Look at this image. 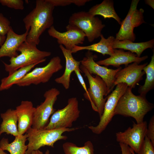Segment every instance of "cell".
Instances as JSON below:
<instances>
[{
  "mask_svg": "<svg viewBox=\"0 0 154 154\" xmlns=\"http://www.w3.org/2000/svg\"><path fill=\"white\" fill-rule=\"evenodd\" d=\"M6 38V36L0 35V46H1L4 43Z\"/></svg>",
  "mask_w": 154,
  "mask_h": 154,
  "instance_id": "35",
  "label": "cell"
},
{
  "mask_svg": "<svg viewBox=\"0 0 154 154\" xmlns=\"http://www.w3.org/2000/svg\"><path fill=\"white\" fill-rule=\"evenodd\" d=\"M2 5L15 9L22 10L24 9L22 0H0Z\"/></svg>",
  "mask_w": 154,
  "mask_h": 154,
  "instance_id": "29",
  "label": "cell"
},
{
  "mask_svg": "<svg viewBox=\"0 0 154 154\" xmlns=\"http://www.w3.org/2000/svg\"><path fill=\"white\" fill-rule=\"evenodd\" d=\"M0 154H7V153L4 152L2 149L0 148Z\"/></svg>",
  "mask_w": 154,
  "mask_h": 154,
  "instance_id": "37",
  "label": "cell"
},
{
  "mask_svg": "<svg viewBox=\"0 0 154 154\" xmlns=\"http://www.w3.org/2000/svg\"><path fill=\"white\" fill-rule=\"evenodd\" d=\"M114 53L108 58L99 60L96 63L99 65L108 66H112L119 67L122 64L127 66L130 63L136 62L139 64L141 62L147 59V56L138 57L134 53L130 51L125 52L123 49H114Z\"/></svg>",
  "mask_w": 154,
  "mask_h": 154,
  "instance_id": "17",
  "label": "cell"
},
{
  "mask_svg": "<svg viewBox=\"0 0 154 154\" xmlns=\"http://www.w3.org/2000/svg\"><path fill=\"white\" fill-rule=\"evenodd\" d=\"M35 108L30 101H22L16 108L18 117V136L24 134L32 127Z\"/></svg>",
  "mask_w": 154,
  "mask_h": 154,
  "instance_id": "16",
  "label": "cell"
},
{
  "mask_svg": "<svg viewBox=\"0 0 154 154\" xmlns=\"http://www.w3.org/2000/svg\"><path fill=\"white\" fill-rule=\"evenodd\" d=\"M122 154H132L130 147L124 143H119Z\"/></svg>",
  "mask_w": 154,
  "mask_h": 154,
  "instance_id": "33",
  "label": "cell"
},
{
  "mask_svg": "<svg viewBox=\"0 0 154 154\" xmlns=\"http://www.w3.org/2000/svg\"><path fill=\"white\" fill-rule=\"evenodd\" d=\"M17 51L20 54L16 57L10 58L9 64L3 61L5 70L8 72L9 75L21 67L43 62L51 54L49 51L40 50L37 48L36 45L25 41L20 45Z\"/></svg>",
  "mask_w": 154,
  "mask_h": 154,
  "instance_id": "3",
  "label": "cell"
},
{
  "mask_svg": "<svg viewBox=\"0 0 154 154\" xmlns=\"http://www.w3.org/2000/svg\"><path fill=\"white\" fill-rule=\"evenodd\" d=\"M2 121L0 126V135L3 133L15 137L18 136V117L15 110L8 109L0 114Z\"/></svg>",
  "mask_w": 154,
  "mask_h": 154,
  "instance_id": "21",
  "label": "cell"
},
{
  "mask_svg": "<svg viewBox=\"0 0 154 154\" xmlns=\"http://www.w3.org/2000/svg\"><path fill=\"white\" fill-rule=\"evenodd\" d=\"M54 7L65 6L74 4L78 6H83L90 0H47Z\"/></svg>",
  "mask_w": 154,
  "mask_h": 154,
  "instance_id": "28",
  "label": "cell"
},
{
  "mask_svg": "<svg viewBox=\"0 0 154 154\" xmlns=\"http://www.w3.org/2000/svg\"><path fill=\"white\" fill-rule=\"evenodd\" d=\"M62 147L64 154H94L93 144L90 141L86 142L82 147L71 142L64 143Z\"/></svg>",
  "mask_w": 154,
  "mask_h": 154,
  "instance_id": "27",
  "label": "cell"
},
{
  "mask_svg": "<svg viewBox=\"0 0 154 154\" xmlns=\"http://www.w3.org/2000/svg\"><path fill=\"white\" fill-rule=\"evenodd\" d=\"M78 128L36 129L31 127L26 133L28 143L25 154H31L33 151L38 150L45 146L53 147L54 143L57 141L67 139V136L62 135L64 133L73 131Z\"/></svg>",
  "mask_w": 154,
  "mask_h": 154,
  "instance_id": "4",
  "label": "cell"
},
{
  "mask_svg": "<svg viewBox=\"0 0 154 154\" xmlns=\"http://www.w3.org/2000/svg\"><path fill=\"white\" fill-rule=\"evenodd\" d=\"M55 7L47 0H37L35 7L23 19L26 31H28L25 42L36 45L40 37L47 29L53 26Z\"/></svg>",
  "mask_w": 154,
  "mask_h": 154,
  "instance_id": "1",
  "label": "cell"
},
{
  "mask_svg": "<svg viewBox=\"0 0 154 154\" xmlns=\"http://www.w3.org/2000/svg\"><path fill=\"white\" fill-rule=\"evenodd\" d=\"M154 46L153 39L146 42L136 43L127 40H115L112 48L114 49L118 48L129 50L132 53H135L137 57H140L144 50L148 48H153Z\"/></svg>",
  "mask_w": 154,
  "mask_h": 154,
  "instance_id": "22",
  "label": "cell"
},
{
  "mask_svg": "<svg viewBox=\"0 0 154 154\" xmlns=\"http://www.w3.org/2000/svg\"><path fill=\"white\" fill-rule=\"evenodd\" d=\"M11 27L10 21L0 13V35H7Z\"/></svg>",
  "mask_w": 154,
  "mask_h": 154,
  "instance_id": "31",
  "label": "cell"
},
{
  "mask_svg": "<svg viewBox=\"0 0 154 154\" xmlns=\"http://www.w3.org/2000/svg\"><path fill=\"white\" fill-rule=\"evenodd\" d=\"M139 0H132L129 11L124 19L121 22V27L116 34L115 40H127L134 42L135 35L133 32L134 28L139 26L145 23L143 14L144 10L142 8L137 9Z\"/></svg>",
  "mask_w": 154,
  "mask_h": 154,
  "instance_id": "9",
  "label": "cell"
},
{
  "mask_svg": "<svg viewBox=\"0 0 154 154\" xmlns=\"http://www.w3.org/2000/svg\"><path fill=\"white\" fill-rule=\"evenodd\" d=\"M147 64V62L140 65L134 62L121 68L116 75L113 88L115 86L121 83H125L132 88H135L136 85L142 80L143 76L145 74L143 68Z\"/></svg>",
  "mask_w": 154,
  "mask_h": 154,
  "instance_id": "15",
  "label": "cell"
},
{
  "mask_svg": "<svg viewBox=\"0 0 154 154\" xmlns=\"http://www.w3.org/2000/svg\"><path fill=\"white\" fill-rule=\"evenodd\" d=\"M80 69L87 78L89 84L87 89L88 96L86 99L90 102L93 110L97 112L100 117L107 99V97L104 98V96L108 94L107 85L100 77L97 75L93 77L81 64Z\"/></svg>",
  "mask_w": 154,
  "mask_h": 154,
  "instance_id": "5",
  "label": "cell"
},
{
  "mask_svg": "<svg viewBox=\"0 0 154 154\" xmlns=\"http://www.w3.org/2000/svg\"><path fill=\"white\" fill-rule=\"evenodd\" d=\"M69 24L81 30L90 42L100 37L102 31L105 27L98 17L84 11L72 14L69 18Z\"/></svg>",
  "mask_w": 154,
  "mask_h": 154,
  "instance_id": "6",
  "label": "cell"
},
{
  "mask_svg": "<svg viewBox=\"0 0 154 154\" xmlns=\"http://www.w3.org/2000/svg\"><path fill=\"white\" fill-rule=\"evenodd\" d=\"M27 135L25 134L15 137L14 140L9 143L8 139L3 138L0 141V148L3 151H8L10 154H25L28 146L25 142Z\"/></svg>",
  "mask_w": 154,
  "mask_h": 154,
  "instance_id": "24",
  "label": "cell"
},
{
  "mask_svg": "<svg viewBox=\"0 0 154 154\" xmlns=\"http://www.w3.org/2000/svg\"><path fill=\"white\" fill-rule=\"evenodd\" d=\"M138 154H154V146L146 135Z\"/></svg>",
  "mask_w": 154,
  "mask_h": 154,
  "instance_id": "30",
  "label": "cell"
},
{
  "mask_svg": "<svg viewBox=\"0 0 154 154\" xmlns=\"http://www.w3.org/2000/svg\"><path fill=\"white\" fill-rule=\"evenodd\" d=\"M143 70L146 77L144 84L139 88L138 92L140 95L146 96L147 93L154 87V53L151 57L150 62L145 66Z\"/></svg>",
  "mask_w": 154,
  "mask_h": 154,
  "instance_id": "26",
  "label": "cell"
},
{
  "mask_svg": "<svg viewBox=\"0 0 154 154\" xmlns=\"http://www.w3.org/2000/svg\"><path fill=\"white\" fill-rule=\"evenodd\" d=\"M66 31L60 32L53 26L48 31L49 35L57 40L58 43L63 45L66 49L71 50L75 46L83 43L86 36L77 27L68 24L66 26Z\"/></svg>",
  "mask_w": 154,
  "mask_h": 154,
  "instance_id": "13",
  "label": "cell"
},
{
  "mask_svg": "<svg viewBox=\"0 0 154 154\" xmlns=\"http://www.w3.org/2000/svg\"><path fill=\"white\" fill-rule=\"evenodd\" d=\"M28 31L19 35L13 31L11 27L7 34L5 40L0 48V58L8 57L10 58L18 55V48L20 45L25 41Z\"/></svg>",
  "mask_w": 154,
  "mask_h": 154,
  "instance_id": "18",
  "label": "cell"
},
{
  "mask_svg": "<svg viewBox=\"0 0 154 154\" xmlns=\"http://www.w3.org/2000/svg\"><path fill=\"white\" fill-rule=\"evenodd\" d=\"M60 93L59 90L54 88L45 92L44 101L35 108L32 128L42 129L46 126L50 117L55 111L54 106Z\"/></svg>",
  "mask_w": 154,
  "mask_h": 154,
  "instance_id": "11",
  "label": "cell"
},
{
  "mask_svg": "<svg viewBox=\"0 0 154 154\" xmlns=\"http://www.w3.org/2000/svg\"><path fill=\"white\" fill-rule=\"evenodd\" d=\"M147 127L146 121L139 123L133 122L132 128L129 127L124 132L116 133V141L128 145L137 154L146 135Z\"/></svg>",
  "mask_w": 154,
  "mask_h": 154,
  "instance_id": "12",
  "label": "cell"
},
{
  "mask_svg": "<svg viewBox=\"0 0 154 154\" xmlns=\"http://www.w3.org/2000/svg\"><path fill=\"white\" fill-rule=\"evenodd\" d=\"M132 89L128 86L119 98L114 114L132 117L139 123L144 121L145 116L153 109L154 106L147 100L146 96L133 94Z\"/></svg>",
  "mask_w": 154,
  "mask_h": 154,
  "instance_id": "2",
  "label": "cell"
},
{
  "mask_svg": "<svg viewBox=\"0 0 154 154\" xmlns=\"http://www.w3.org/2000/svg\"><path fill=\"white\" fill-rule=\"evenodd\" d=\"M100 37V40L98 43L87 46H75L71 50L72 53H75L80 50H87L100 53L104 56L107 54L111 56L114 52L112 46L115 40V38L113 36H110L106 38L102 34Z\"/></svg>",
  "mask_w": 154,
  "mask_h": 154,
  "instance_id": "20",
  "label": "cell"
},
{
  "mask_svg": "<svg viewBox=\"0 0 154 154\" xmlns=\"http://www.w3.org/2000/svg\"><path fill=\"white\" fill-rule=\"evenodd\" d=\"M80 113L77 98H71L68 99L67 104L64 108L54 112L44 129L70 128L73 123L79 117Z\"/></svg>",
  "mask_w": 154,
  "mask_h": 154,
  "instance_id": "7",
  "label": "cell"
},
{
  "mask_svg": "<svg viewBox=\"0 0 154 154\" xmlns=\"http://www.w3.org/2000/svg\"><path fill=\"white\" fill-rule=\"evenodd\" d=\"M95 57L96 56L93 55L92 52L88 50L85 57L80 61L81 64L86 68L91 74L98 75L102 78L107 85L109 94L113 89L116 75L121 67H119L117 69H112L102 66L95 62Z\"/></svg>",
  "mask_w": 154,
  "mask_h": 154,
  "instance_id": "14",
  "label": "cell"
},
{
  "mask_svg": "<svg viewBox=\"0 0 154 154\" xmlns=\"http://www.w3.org/2000/svg\"><path fill=\"white\" fill-rule=\"evenodd\" d=\"M146 135L149 139L153 145L154 146V116L151 118L147 127Z\"/></svg>",
  "mask_w": 154,
  "mask_h": 154,
  "instance_id": "32",
  "label": "cell"
},
{
  "mask_svg": "<svg viewBox=\"0 0 154 154\" xmlns=\"http://www.w3.org/2000/svg\"><path fill=\"white\" fill-rule=\"evenodd\" d=\"M31 154H43V153L39 150L33 151Z\"/></svg>",
  "mask_w": 154,
  "mask_h": 154,
  "instance_id": "36",
  "label": "cell"
},
{
  "mask_svg": "<svg viewBox=\"0 0 154 154\" xmlns=\"http://www.w3.org/2000/svg\"><path fill=\"white\" fill-rule=\"evenodd\" d=\"M37 64H35L21 67L2 79L0 85V91L8 90L15 84Z\"/></svg>",
  "mask_w": 154,
  "mask_h": 154,
  "instance_id": "25",
  "label": "cell"
},
{
  "mask_svg": "<svg viewBox=\"0 0 154 154\" xmlns=\"http://www.w3.org/2000/svg\"><path fill=\"white\" fill-rule=\"evenodd\" d=\"M59 47L65 59V67L64 73L60 77L55 79V81L62 84L66 90L69 88L72 73L77 68H80V61L76 60L73 57L71 50L66 49L63 45Z\"/></svg>",
  "mask_w": 154,
  "mask_h": 154,
  "instance_id": "19",
  "label": "cell"
},
{
  "mask_svg": "<svg viewBox=\"0 0 154 154\" xmlns=\"http://www.w3.org/2000/svg\"><path fill=\"white\" fill-rule=\"evenodd\" d=\"M63 66L60 58L53 57L46 66L36 67L31 71L15 84L19 86H28L45 83L50 80L54 74L62 69Z\"/></svg>",
  "mask_w": 154,
  "mask_h": 154,
  "instance_id": "8",
  "label": "cell"
},
{
  "mask_svg": "<svg viewBox=\"0 0 154 154\" xmlns=\"http://www.w3.org/2000/svg\"><path fill=\"white\" fill-rule=\"evenodd\" d=\"M130 150L131 151L132 154H135L134 151L131 148H130Z\"/></svg>",
  "mask_w": 154,
  "mask_h": 154,
  "instance_id": "39",
  "label": "cell"
},
{
  "mask_svg": "<svg viewBox=\"0 0 154 154\" xmlns=\"http://www.w3.org/2000/svg\"><path fill=\"white\" fill-rule=\"evenodd\" d=\"M128 87L125 83H119L116 85L115 90L107 96L99 123L96 126L90 125L88 127L93 133L99 134L106 129L115 116L114 110L118 100Z\"/></svg>",
  "mask_w": 154,
  "mask_h": 154,
  "instance_id": "10",
  "label": "cell"
},
{
  "mask_svg": "<svg viewBox=\"0 0 154 154\" xmlns=\"http://www.w3.org/2000/svg\"><path fill=\"white\" fill-rule=\"evenodd\" d=\"M146 4L151 7L153 9L154 8V1L153 0H146L145 1Z\"/></svg>",
  "mask_w": 154,
  "mask_h": 154,
  "instance_id": "34",
  "label": "cell"
},
{
  "mask_svg": "<svg viewBox=\"0 0 154 154\" xmlns=\"http://www.w3.org/2000/svg\"><path fill=\"white\" fill-rule=\"evenodd\" d=\"M45 154H50V151L49 150H47L45 152Z\"/></svg>",
  "mask_w": 154,
  "mask_h": 154,
  "instance_id": "38",
  "label": "cell"
},
{
  "mask_svg": "<svg viewBox=\"0 0 154 154\" xmlns=\"http://www.w3.org/2000/svg\"><path fill=\"white\" fill-rule=\"evenodd\" d=\"M114 1L110 0H104L101 3L96 4L90 8L88 12L93 15H100L105 19L113 18L120 25L121 19L114 8Z\"/></svg>",
  "mask_w": 154,
  "mask_h": 154,
  "instance_id": "23",
  "label": "cell"
}]
</instances>
